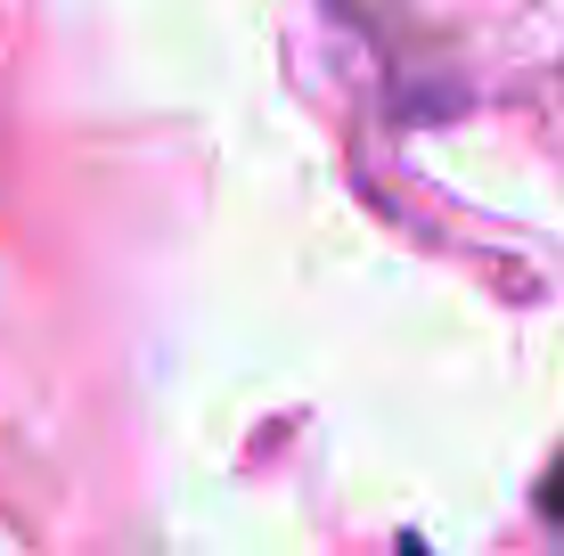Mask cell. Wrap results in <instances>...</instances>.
<instances>
[{
  "label": "cell",
  "instance_id": "6da1fadb",
  "mask_svg": "<svg viewBox=\"0 0 564 556\" xmlns=\"http://www.w3.org/2000/svg\"><path fill=\"white\" fill-rule=\"evenodd\" d=\"M549 508H556V515H564V475H556V483H549Z\"/></svg>",
  "mask_w": 564,
  "mask_h": 556
}]
</instances>
